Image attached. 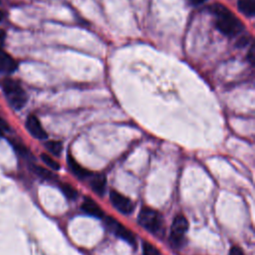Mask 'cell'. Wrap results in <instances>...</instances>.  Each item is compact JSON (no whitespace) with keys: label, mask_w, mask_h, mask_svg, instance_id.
<instances>
[{"label":"cell","mask_w":255,"mask_h":255,"mask_svg":"<svg viewBox=\"0 0 255 255\" xmlns=\"http://www.w3.org/2000/svg\"><path fill=\"white\" fill-rule=\"evenodd\" d=\"M210 9L216 16V27L222 34L235 36L243 30V23L224 5L215 3Z\"/></svg>","instance_id":"1"},{"label":"cell","mask_w":255,"mask_h":255,"mask_svg":"<svg viewBox=\"0 0 255 255\" xmlns=\"http://www.w3.org/2000/svg\"><path fill=\"white\" fill-rule=\"evenodd\" d=\"M0 87H1L5 98L13 109L20 110L26 105L27 95L17 81L11 78H4L0 81Z\"/></svg>","instance_id":"2"},{"label":"cell","mask_w":255,"mask_h":255,"mask_svg":"<svg viewBox=\"0 0 255 255\" xmlns=\"http://www.w3.org/2000/svg\"><path fill=\"white\" fill-rule=\"evenodd\" d=\"M105 224L116 236L125 240L132 246H137V238L132 231L112 216H105Z\"/></svg>","instance_id":"3"},{"label":"cell","mask_w":255,"mask_h":255,"mask_svg":"<svg viewBox=\"0 0 255 255\" xmlns=\"http://www.w3.org/2000/svg\"><path fill=\"white\" fill-rule=\"evenodd\" d=\"M138 223L152 234H157L161 226L158 213L151 207L142 208L140 214H138Z\"/></svg>","instance_id":"4"},{"label":"cell","mask_w":255,"mask_h":255,"mask_svg":"<svg viewBox=\"0 0 255 255\" xmlns=\"http://www.w3.org/2000/svg\"><path fill=\"white\" fill-rule=\"evenodd\" d=\"M189 229V221L184 216L178 215L175 217L171 228V239L174 244L180 245Z\"/></svg>","instance_id":"5"},{"label":"cell","mask_w":255,"mask_h":255,"mask_svg":"<svg viewBox=\"0 0 255 255\" xmlns=\"http://www.w3.org/2000/svg\"><path fill=\"white\" fill-rule=\"evenodd\" d=\"M110 201L116 210L123 215H131L135 210L134 202L129 197L118 193L117 191H111Z\"/></svg>","instance_id":"6"},{"label":"cell","mask_w":255,"mask_h":255,"mask_svg":"<svg viewBox=\"0 0 255 255\" xmlns=\"http://www.w3.org/2000/svg\"><path fill=\"white\" fill-rule=\"evenodd\" d=\"M26 128L28 132L37 140H46L48 137V134L43 129L40 121L34 115H30L26 120Z\"/></svg>","instance_id":"7"},{"label":"cell","mask_w":255,"mask_h":255,"mask_svg":"<svg viewBox=\"0 0 255 255\" xmlns=\"http://www.w3.org/2000/svg\"><path fill=\"white\" fill-rule=\"evenodd\" d=\"M81 210L88 216H94L97 218H104L105 213L100 207V205L93 200L91 197H84V201L81 205Z\"/></svg>","instance_id":"8"},{"label":"cell","mask_w":255,"mask_h":255,"mask_svg":"<svg viewBox=\"0 0 255 255\" xmlns=\"http://www.w3.org/2000/svg\"><path fill=\"white\" fill-rule=\"evenodd\" d=\"M17 62L5 51L0 48V72L1 73H13L17 69Z\"/></svg>","instance_id":"9"},{"label":"cell","mask_w":255,"mask_h":255,"mask_svg":"<svg viewBox=\"0 0 255 255\" xmlns=\"http://www.w3.org/2000/svg\"><path fill=\"white\" fill-rule=\"evenodd\" d=\"M67 161H68V166L70 168L71 172L78 177V178H86L88 177H91L92 173L86 169H84L78 161L74 158V157L69 154L67 157Z\"/></svg>","instance_id":"10"},{"label":"cell","mask_w":255,"mask_h":255,"mask_svg":"<svg viewBox=\"0 0 255 255\" xmlns=\"http://www.w3.org/2000/svg\"><path fill=\"white\" fill-rule=\"evenodd\" d=\"M92 179L90 181V185L92 190L94 191L97 195L103 196L106 190V177L103 175H96L92 176Z\"/></svg>","instance_id":"11"},{"label":"cell","mask_w":255,"mask_h":255,"mask_svg":"<svg viewBox=\"0 0 255 255\" xmlns=\"http://www.w3.org/2000/svg\"><path fill=\"white\" fill-rule=\"evenodd\" d=\"M238 9L246 16H253L255 13V0H238Z\"/></svg>","instance_id":"12"},{"label":"cell","mask_w":255,"mask_h":255,"mask_svg":"<svg viewBox=\"0 0 255 255\" xmlns=\"http://www.w3.org/2000/svg\"><path fill=\"white\" fill-rule=\"evenodd\" d=\"M30 169L36 176H38L39 177H41L43 179H46V180L55 179L54 174L51 171H49L48 169H45V168L38 166V165H31Z\"/></svg>","instance_id":"13"},{"label":"cell","mask_w":255,"mask_h":255,"mask_svg":"<svg viewBox=\"0 0 255 255\" xmlns=\"http://www.w3.org/2000/svg\"><path fill=\"white\" fill-rule=\"evenodd\" d=\"M60 189L63 193V195L70 200H75L78 196L79 194L75 188H73L72 185L68 184V183H61L60 184Z\"/></svg>","instance_id":"14"},{"label":"cell","mask_w":255,"mask_h":255,"mask_svg":"<svg viewBox=\"0 0 255 255\" xmlns=\"http://www.w3.org/2000/svg\"><path fill=\"white\" fill-rule=\"evenodd\" d=\"M45 148L47 149L52 155L59 157L63 151V145L61 142L58 141H48L45 143Z\"/></svg>","instance_id":"15"},{"label":"cell","mask_w":255,"mask_h":255,"mask_svg":"<svg viewBox=\"0 0 255 255\" xmlns=\"http://www.w3.org/2000/svg\"><path fill=\"white\" fill-rule=\"evenodd\" d=\"M41 159L43 163L47 166L48 168L54 170V171H59L60 170V164L56 159H54L51 156L47 154H41Z\"/></svg>","instance_id":"16"},{"label":"cell","mask_w":255,"mask_h":255,"mask_svg":"<svg viewBox=\"0 0 255 255\" xmlns=\"http://www.w3.org/2000/svg\"><path fill=\"white\" fill-rule=\"evenodd\" d=\"M143 254L144 255H160L159 250L148 241L143 242Z\"/></svg>","instance_id":"17"},{"label":"cell","mask_w":255,"mask_h":255,"mask_svg":"<svg viewBox=\"0 0 255 255\" xmlns=\"http://www.w3.org/2000/svg\"><path fill=\"white\" fill-rule=\"evenodd\" d=\"M14 150L22 157H28L29 156V151L25 146H23L20 143H12Z\"/></svg>","instance_id":"18"},{"label":"cell","mask_w":255,"mask_h":255,"mask_svg":"<svg viewBox=\"0 0 255 255\" xmlns=\"http://www.w3.org/2000/svg\"><path fill=\"white\" fill-rule=\"evenodd\" d=\"M248 42H249V37L248 36H246V35H244V36H241L238 40H237V42H236V46H237V47H244V46H246L247 44H248Z\"/></svg>","instance_id":"19"},{"label":"cell","mask_w":255,"mask_h":255,"mask_svg":"<svg viewBox=\"0 0 255 255\" xmlns=\"http://www.w3.org/2000/svg\"><path fill=\"white\" fill-rule=\"evenodd\" d=\"M229 255H245L244 252L242 251V249L238 246H235L230 249Z\"/></svg>","instance_id":"20"},{"label":"cell","mask_w":255,"mask_h":255,"mask_svg":"<svg viewBox=\"0 0 255 255\" xmlns=\"http://www.w3.org/2000/svg\"><path fill=\"white\" fill-rule=\"evenodd\" d=\"M247 60L253 65L254 64V60H255V57H254V45L252 44L251 47L249 49V52H248V55H247Z\"/></svg>","instance_id":"21"},{"label":"cell","mask_w":255,"mask_h":255,"mask_svg":"<svg viewBox=\"0 0 255 255\" xmlns=\"http://www.w3.org/2000/svg\"><path fill=\"white\" fill-rule=\"evenodd\" d=\"M5 38H6V33L4 30L0 29V48H1V46L3 45L4 41H5Z\"/></svg>","instance_id":"22"},{"label":"cell","mask_w":255,"mask_h":255,"mask_svg":"<svg viewBox=\"0 0 255 255\" xmlns=\"http://www.w3.org/2000/svg\"><path fill=\"white\" fill-rule=\"evenodd\" d=\"M189 1L194 4V5H198V4H201L203 2H205L206 0H189Z\"/></svg>","instance_id":"23"},{"label":"cell","mask_w":255,"mask_h":255,"mask_svg":"<svg viewBox=\"0 0 255 255\" xmlns=\"http://www.w3.org/2000/svg\"><path fill=\"white\" fill-rule=\"evenodd\" d=\"M3 18H4V13L1 10H0V22L3 20Z\"/></svg>","instance_id":"24"}]
</instances>
